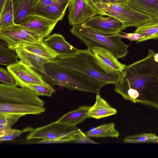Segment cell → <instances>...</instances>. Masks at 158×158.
Returning <instances> with one entry per match:
<instances>
[{"label": "cell", "instance_id": "1", "mask_svg": "<svg viewBox=\"0 0 158 158\" xmlns=\"http://www.w3.org/2000/svg\"><path fill=\"white\" fill-rule=\"evenodd\" d=\"M154 54L150 48L147 56L126 66L114 90L125 100L158 110V63Z\"/></svg>", "mask_w": 158, "mask_h": 158}, {"label": "cell", "instance_id": "2", "mask_svg": "<svg viewBox=\"0 0 158 158\" xmlns=\"http://www.w3.org/2000/svg\"><path fill=\"white\" fill-rule=\"evenodd\" d=\"M51 63L64 68L75 70L104 82L106 85L115 84L120 81L122 73L108 66L95 55L88 48L80 50L71 56H58Z\"/></svg>", "mask_w": 158, "mask_h": 158}, {"label": "cell", "instance_id": "3", "mask_svg": "<svg viewBox=\"0 0 158 158\" xmlns=\"http://www.w3.org/2000/svg\"><path fill=\"white\" fill-rule=\"evenodd\" d=\"M70 31L91 50L96 47H102L111 52L117 59L123 58L128 53L129 45L123 42L115 34H104L85 23L73 26Z\"/></svg>", "mask_w": 158, "mask_h": 158}, {"label": "cell", "instance_id": "4", "mask_svg": "<svg viewBox=\"0 0 158 158\" xmlns=\"http://www.w3.org/2000/svg\"><path fill=\"white\" fill-rule=\"evenodd\" d=\"M46 74L40 73L44 81L51 86L60 85L70 90L84 91L89 81V77L75 70L51 63L44 65Z\"/></svg>", "mask_w": 158, "mask_h": 158}, {"label": "cell", "instance_id": "5", "mask_svg": "<svg viewBox=\"0 0 158 158\" xmlns=\"http://www.w3.org/2000/svg\"><path fill=\"white\" fill-rule=\"evenodd\" d=\"M102 11L104 15L109 16L119 20L123 24V30L129 27L136 28L155 18L128 6L118 4L92 3Z\"/></svg>", "mask_w": 158, "mask_h": 158}, {"label": "cell", "instance_id": "6", "mask_svg": "<svg viewBox=\"0 0 158 158\" xmlns=\"http://www.w3.org/2000/svg\"><path fill=\"white\" fill-rule=\"evenodd\" d=\"M34 91L15 84H0V103L31 105L44 107L45 102Z\"/></svg>", "mask_w": 158, "mask_h": 158}, {"label": "cell", "instance_id": "7", "mask_svg": "<svg viewBox=\"0 0 158 158\" xmlns=\"http://www.w3.org/2000/svg\"><path fill=\"white\" fill-rule=\"evenodd\" d=\"M82 131L76 127L64 125L55 122L41 127L34 128L26 138L30 140L36 139H54L71 138L72 143Z\"/></svg>", "mask_w": 158, "mask_h": 158}, {"label": "cell", "instance_id": "8", "mask_svg": "<svg viewBox=\"0 0 158 158\" xmlns=\"http://www.w3.org/2000/svg\"><path fill=\"white\" fill-rule=\"evenodd\" d=\"M0 39L12 51L22 44L36 42L42 39L37 33L19 25L15 24L0 30Z\"/></svg>", "mask_w": 158, "mask_h": 158}, {"label": "cell", "instance_id": "9", "mask_svg": "<svg viewBox=\"0 0 158 158\" xmlns=\"http://www.w3.org/2000/svg\"><path fill=\"white\" fill-rule=\"evenodd\" d=\"M68 19L72 26L81 24L92 17L104 14L87 0H71L69 6Z\"/></svg>", "mask_w": 158, "mask_h": 158}, {"label": "cell", "instance_id": "10", "mask_svg": "<svg viewBox=\"0 0 158 158\" xmlns=\"http://www.w3.org/2000/svg\"><path fill=\"white\" fill-rule=\"evenodd\" d=\"M7 69L13 77L15 84L17 86L23 83L49 85L44 81L40 73L20 61L18 63L7 66Z\"/></svg>", "mask_w": 158, "mask_h": 158}, {"label": "cell", "instance_id": "11", "mask_svg": "<svg viewBox=\"0 0 158 158\" xmlns=\"http://www.w3.org/2000/svg\"><path fill=\"white\" fill-rule=\"evenodd\" d=\"M59 21L32 13L27 15L19 25L37 33L43 39L49 36Z\"/></svg>", "mask_w": 158, "mask_h": 158}, {"label": "cell", "instance_id": "12", "mask_svg": "<svg viewBox=\"0 0 158 158\" xmlns=\"http://www.w3.org/2000/svg\"><path fill=\"white\" fill-rule=\"evenodd\" d=\"M87 25L100 32L107 35L115 34L123 30L122 22L114 17L98 15L84 23Z\"/></svg>", "mask_w": 158, "mask_h": 158}, {"label": "cell", "instance_id": "13", "mask_svg": "<svg viewBox=\"0 0 158 158\" xmlns=\"http://www.w3.org/2000/svg\"><path fill=\"white\" fill-rule=\"evenodd\" d=\"M44 41L49 48L60 56H72L77 54L80 50L69 44L62 35L59 34L49 35Z\"/></svg>", "mask_w": 158, "mask_h": 158}, {"label": "cell", "instance_id": "14", "mask_svg": "<svg viewBox=\"0 0 158 158\" xmlns=\"http://www.w3.org/2000/svg\"><path fill=\"white\" fill-rule=\"evenodd\" d=\"M15 51L20 61L27 66L33 68L43 73L46 74L44 65L52 63V59L44 57L18 47Z\"/></svg>", "mask_w": 158, "mask_h": 158}, {"label": "cell", "instance_id": "15", "mask_svg": "<svg viewBox=\"0 0 158 158\" xmlns=\"http://www.w3.org/2000/svg\"><path fill=\"white\" fill-rule=\"evenodd\" d=\"M44 107L21 104L0 103V113L11 114L23 115H39L44 113Z\"/></svg>", "mask_w": 158, "mask_h": 158}, {"label": "cell", "instance_id": "16", "mask_svg": "<svg viewBox=\"0 0 158 158\" xmlns=\"http://www.w3.org/2000/svg\"><path fill=\"white\" fill-rule=\"evenodd\" d=\"M71 0H55L52 5L34 13L50 19L62 21Z\"/></svg>", "mask_w": 158, "mask_h": 158}, {"label": "cell", "instance_id": "17", "mask_svg": "<svg viewBox=\"0 0 158 158\" xmlns=\"http://www.w3.org/2000/svg\"><path fill=\"white\" fill-rule=\"evenodd\" d=\"M91 106H83L65 114L56 122L71 127L76 126L88 118V113Z\"/></svg>", "mask_w": 158, "mask_h": 158}, {"label": "cell", "instance_id": "18", "mask_svg": "<svg viewBox=\"0 0 158 158\" xmlns=\"http://www.w3.org/2000/svg\"><path fill=\"white\" fill-rule=\"evenodd\" d=\"M117 113V110L101 98L98 93L96 94L95 104L89 110L88 118L99 119L115 114Z\"/></svg>", "mask_w": 158, "mask_h": 158}, {"label": "cell", "instance_id": "19", "mask_svg": "<svg viewBox=\"0 0 158 158\" xmlns=\"http://www.w3.org/2000/svg\"><path fill=\"white\" fill-rule=\"evenodd\" d=\"M19 47L39 56L52 60L59 56L48 47L43 39L36 42L22 44Z\"/></svg>", "mask_w": 158, "mask_h": 158}, {"label": "cell", "instance_id": "20", "mask_svg": "<svg viewBox=\"0 0 158 158\" xmlns=\"http://www.w3.org/2000/svg\"><path fill=\"white\" fill-rule=\"evenodd\" d=\"M92 51L98 59L115 70L122 73L126 66L119 62L111 52L106 48L96 47Z\"/></svg>", "mask_w": 158, "mask_h": 158}, {"label": "cell", "instance_id": "21", "mask_svg": "<svg viewBox=\"0 0 158 158\" xmlns=\"http://www.w3.org/2000/svg\"><path fill=\"white\" fill-rule=\"evenodd\" d=\"M127 6L158 19V0H130Z\"/></svg>", "mask_w": 158, "mask_h": 158}, {"label": "cell", "instance_id": "22", "mask_svg": "<svg viewBox=\"0 0 158 158\" xmlns=\"http://www.w3.org/2000/svg\"><path fill=\"white\" fill-rule=\"evenodd\" d=\"M15 24H19L28 15L32 13L33 0H12Z\"/></svg>", "mask_w": 158, "mask_h": 158}, {"label": "cell", "instance_id": "23", "mask_svg": "<svg viewBox=\"0 0 158 158\" xmlns=\"http://www.w3.org/2000/svg\"><path fill=\"white\" fill-rule=\"evenodd\" d=\"M135 33L141 35L143 38L137 43L158 39V19H155L136 28Z\"/></svg>", "mask_w": 158, "mask_h": 158}, {"label": "cell", "instance_id": "24", "mask_svg": "<svg viewBox=\"0 0 158 158\" xmlns=\"http://www.w3.org/2000/svg\"><path fill=\"white\" fill-rule=\"evenodd\" d=\"M89 137L95 138L111 137L118 138L119 133L114 123L104 124L85 133Z\"/></svg>", "mask_w": 158, "mask_h": 158}, {"label": "cell", "instance_id": "25", "mask_svg": "<svg viewBox=\"0 0 158 158\" xmlns=\"http://www.w3.org/2000/svg\"><path fill=\"white\" fill-rule=\"evenodd\" d=\"M12 0H6L0 10V30L15 24Z\"/></svg>", "mask_w": 158, "mask_h": 158}, {"label": "cell", "instance_id": "26", "mask_svg": "<svg viewBox=\"0 0 158 158\" xmlns=\"http://www.w3.org/2000/svg\"><path fill=\"white\" fill-rule=\"evenodd\" d=\"M123 140L125 143H158V136L154 133H143L127 136Z\"/></svg>", "mask_w": 158, "mask_h": 158}, {"label": "cell", "instance_id": "27", "mask_svg": "<svg viewBox=\"0 0 158 158\" xmlns=\"http://www.w3.org/2000/svg\"><path fill=\"white\" fill-rule=\"evenodd\" d=\"M23 115L11 114L0 113V135L11 129V127Z\"/></svg>", "mask_w": 158, "mask_h": 158}, {"label": "cell", "instance_id": "28", "mask_svg": "<svg viewBox=\"0 0 158 158\" xmlns=\"http://www.w3.org/2000/svg\"><path fill=\"white\" fill-rule=\"evenodd\" d=\"M7 44L2 43L0 44V64L6 66L14 64L19 62L18 57L14 52L11 51L8 47Z\"/></svg>", "mask_w": 158, "mask_h": 158}, {"label": "cell", "instance_id": "29", "mask_svg": "<svg viewBox=\"0 0 158 158\" xmlns=\"http://www.w3.org/2000/svg\"><path fill=\"white\" fill-rule=\"evenodd\" d=\"M20 87H25L30 89L38 96L51 97L56 90L49 85H43L31 84H22L19 86Z\"/></svg>", "mask_w": 158, "mask_h": 158}, {"label": "cell", "instance_id": "30", "mask_svg": "<svg viewBox=\"0 0 158 158\" xmlns=\"http://www.w3.org/2000/svg\"><path fill=\"white\" fill-rule=\"evenodd\" d=\"M34 129V128L31 127H28L22 130L11 129L4 134L0 135V142L1 143L5 141H12L22 133L28 132H31Z\"/></svg>", "mask_w": 158, "mask_h": 158}, {"label": "cell", "instance_id": "31", "mask_svg": "<svg viewBox=\"0 0 158 158\" xmlns=\"http://www.w3.org/2000/svg\"><path fill=\"white\" fill-rule=\"evenodd\" d=\"M14 79L10 72L6 69L0 68V81L8 85L15 84Z\"/></svg>", "mask_w": 158, "mask_h": 158}, {"label": "cell", "instance_id": "32", "mask_svg": "<svg viewBox=\"0 0 158 158\" xmlns=\"http://www.w3.org/2000/svg\"><path fill=\"white\" fill-rule=\"evenodd\" d=\"M73 140L71 138H64L54 139H42L32 142L33 143L49 144L72 143Z\"/></svg>", "mask_w": 158, "mask_h": 158}, {"label": "cell", "instance_id": "33", "mask_svg": "<svg viewBox=\"0 0 158 158\" xmlns=\"http://www.w3.org/2000/svg\"><path fill=\"white\" fill-rule=\"evenodd\" d=\"M123 34H122L120 32H117L115 35L120 38H124L127 39L131 41H137L143 39V37L140 34L136 33H126L122 32Z\"/></svg>", "mask_w": 158, "mask_h": 158}, {"label": "cell", "instance_id": "34", "mask_svg": "<svg viewBox=\"0 0 158 158\" xmlns=\"http://www.w3.org/2000/svg\"><path fill=\"white\" fill-rule=\"evenodd\" d=\"M73 143H87L97 144V143L90 139L85 133L82 132L77 137Z\"/></svg>", "mask_w": 158, "mask_h": 158}, {"label": "cell", "instance_id": "35", "mask_svg": "<svg viewBox=\"0 0 158 158\" xmlns=\"http://www.w3.org/2000/svg\"><path fill=\"white\" fill-rule=\"evenodd\" d=\"M130 2V0H98L97 3L118 4L126 6Z\"/></svg>", "mask_w": 158, "mask_h": 158}, {"label": "cell", "instance_id": "36", "mask_svg": "<svg viewBox=\"0 0 158 158\" xmlns=\"http://www.w3.org/2000/svg\"><path fill=\"white\" fill-rule=\"evenodd\" d=\"M6 0H0V10H1Z\"/></svg>", "mask_w": 158, "mask_h": 158}, {"label": "cell", "instance_id": "37", "mask_svg": "<svg viewBox=\"0 0 158 158\" xmlns=\"http://www.w3.org/2000/svg\"><path fill=\"white\" fill-rule=\"evenodd\" d=\"M154 59L155 61L158 63V53H155L154 55Z\"/></svg>", "mask_w": 158, "mask_h": 158}, {"label": "cell", "instance_id": "38", "mask_svg": "<svg viewBox=\"0 0 158 158\" xmlns=\"http://www.w3.org/2000/svg\"><path fill=\"white\" fill-rule=\"evenodd\" d=\"M98 0H91V3H97Z\"/></svg>", "mask_w": 158, "mask_h": 158}, {"label": "cell", "instance_id": "39", "mask_svg": "<svg viewBox=\"0 0 158 158\" xmlns=\"http://www.w3.org/2000/svg\"><path fill=\"white\" fill-rule=\"evenodd\" d=\"M88 2L91 3V0H87Z\"/></svg>", "mask_w": 158, "mask_h": 158}]
</instances>
